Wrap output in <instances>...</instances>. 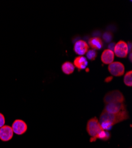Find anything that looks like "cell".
Instances as JSON below:
<instances>
[{
	"label": "cell",
	"mask_w": 132,
	"mask_h": 148,
	"mask_svg": "<svg viewBox=\"0 0 132 148\" xmlns=\"http://www.w3.org/2000/svg\"><path fill=\"white\" fill-rule=\"evenodd\" d=\"M113 52L118 58H126L129 53L128 45L123 40H120L115 44Z\"/></svg>",
	"instance_id": "277c9868"
},
{
	"label": "cell",
	"mask_w": 132,
	"mask_h": 148,
	"mask_svg": "<svg viewBox=\"0 0 132 148\" xmlns=\"http://www.w3.org/2000/svg\"><path fill=\"white\" fill-rule=\"evenodd\" d=\"M89 50V46L87 42L83 40L77 41L74 46V51L77 55L82 56L87 53Z\"/></svg>",
	"instance_id": "ba28073f"
},
{
	"label": "cell",
	"mask_w": 132,
	"mask_h": 148,
	"mask_svg": "<svg viewBox=\"0 0 132 148\" xmlns=\"http://www.w3.org/2000/svg\"><path fill=\"white\" fill-rule=\"evenodd\" d=\"M5 119L4 116L2 113H0V128L5 125Z\"/></svg>",
	"instance_id": "ac0fdd59"
},
{
	"label": "cell",
	"mask_w": 132,
	"mask_h": 148,
	"mask_svg": "<svg viewBox=\"0 0 132 148\" xmlns=\"http://www.w3.org/2000/svg\"><path fill=\"white\" fill-rule=\"evenodd\" d=\"M88 60L84 56H79L75 58L74 60V65L80 71L85 69L88 66Z\"/></svg>",
	"instance_id": "8fae6325"
},
{
	"label": "cell",
	"mask_w": 132,
	"mask_h": 148,
	"mask_svg": "<svg viewBox=\"0 0 132 148\" xmlns=\"http://www.w3.org/2000/svg\"><path fill=\"white\" fill-rule=\"evenodd\" d=\"M108 70L112 75L115 77H121L124 75L125 68L124 65L120 62H114L109 64Z\"/></svg>",
	"instance_id": "5b68a950"
},
{
	"label": "cell",
	"mask_w": 132,
	"mask_h": 148,
	"mask_svg": "<svg viewBox=\"0 0 132 148\" xmlns=\"http://www.w3.org/2000/svg\"><path fill=\"white\" fill-rule=\"evenodd\" d=\"M114 46H115V44H114V43H111V44L109 46V49H110V50L112 51V49H114Z\"/></svg>",
	"instance_id": "d6986e66"
},
{
	"label": "cell",
	"mask_w": 132,
	"mask_h": 148,
	"mask_svg": "<svg viewBox=\"0 0 132 148\" xmlns=\"http://www.w3.org/2000/svg\"><path fill=\"white\" fill-rule=\"evenodd\" d=\"M11 128L15 134L21 135L27 131V125L23 120L17 119L13 122Z\"/></svg>",
	"instance_id": "52a82bcc"
},
{
	"label": "cell",
	"mask_w": 132,
	"mask_h": 148,
	"mask_svg": "<svg viewBox=\"0 0 132 148\" xmlns=\"http://www.w3.org/2000/svg\"><path fill=\"white\" fill-rule=\"evenodd\" d=\"M112 34H111L109 32H107L105 33L103 35V39L104 40V41H105L106 42H109L112 39Z\"/></svg>",
	"instance_id": "e0dca14e"
},
{
	"label": "cell",
	"mask_w": 132,
	"mask_h": 148,
	"mask_svg": "<svg viewBox=\"0 0 132 148\" xmlns=\"http://www.w3.org/2000/svg\"><path fill=\"white\" fill-rule=\"evenodd\" d=\"M110 138V134L107 131L103 130L101 132H100V133L96 137L95 139H100L104 140H106L109 139Z\"/></svg>",
	"instance_id": "9a60e30c"
},
{
	"label": "cell",
	"mask_w": 132,
	"mask_h": 148,
	"mask_svg": "<svg viewBox=\"0 0 132 148\" xmlns=\"http://www.w3.org/2000/svg\"><path fill=\"white\" fill-rule=\"evenodd\" d=\"M90 46L94 50H100L103 47V42L101 38L98 37H93L88 41Z\"/></svg>",
	"instance_id": "7c38bea8"
},
{
	"label": "cell",
	"mask_w": 132,
	"mask_h": 148,
	"mask_svg": "<svg viewBox=\"0 0 132 148\" xmlns=\"http://www.w3.org/2000/svg\"><path fill=\"white\" fill-rule=\"evenodd\" d=\"M124 95L118 90L110 91L104 97V102L105 104L111 103H124Z\"/></svg>",
	"instance_id": "3957f363"
},
{
	"label": "cell",
	"mask_w": 132,
	"mask_h": 148,
	"mask_svg": "<svg viewBox=\"0 0 132 148\" xmlns=\"http://www.w3.org/2000/svg\"><path fill=\"white\" fill-rule=\"evenodd\" d=\"M103 130L100 123L97 117H93L88 120L87 125V131L92 137V139L96 140V137Z\"/></svg>",
	"instance_id": "7a4b0ae2"
},
{
	"label": "cell",
	"mask_w": 132,
	"mask_h": 148,
	"mask_svg": "<svg viewBox=\"0 0 132 148\" xmlns=\"http://www.w3.org/2000/svg\"><path fill=\"white\" fill-rule=\"evenodd\" d=\"M97 57V52L94 49H90L87 52V58L90 60H94Z\"/></svg>",
	"instance_id": "2e32d148"
},
{
	"label": "cell",
	"mask_w": 132,
	"mask_h": 148,
	"mask_svg": "<svg viewBox=\"0 0 132 148\" xmlns=\"http://www.w3.org/2000/svg\"><path fill=\"white\" fill-rule=\"evenodd\" d=\"M126 110L124 103H111L105 104L104 111L109 113H118Z\"/></svg>",
	"instance_id": "8992f818"
},
{
	"label": "cell",
	"mask_w": 132,
	"mask_h": 148,
	"mask_svg": "<svg viewBox=\"0 0 132 148\" xmlns=\"http://www.w3.org/2000/svg\"><path fill=\"white\" fill-rule=\"evenodd\" d=\"M112 77H107L105 79V82H110V81L112 79Z\"/></svg>",
	"instance_id": "ffe728a7"
},
{
	"label": "cell",
	"mask_w": 132,
	"mask_h": 148,
	"mask_svg": "<svg viewBox=\"0 0 132 148\" xmlns=\"http://www.w3.org/2000/svg\"><path fill=\"white\" fill-rule=\"evenodd\" d=\"M101 61L104 64H110L113 62L114 59V53L110 49H105L101 56Z\"/></svg>",
	"instance_id": "30bf717a"
},
{
	"label": "cell",
	"mask_w": 132,
	"mask_h": 148,
	"mask_svg": "<svg viewBox=\"0 0 132 148\" xmlns=\"http://www.w3.org/2000/svg\"><path fill=\"white\" fill-rule=\"evenodd\" d=\"M129 118V114L126 110L115 114L107 113L103 110L100 115L99 121L103 130H110L113 125Z\"/></svg>",
	"instance_id": "6da1fadb"
},
{
	"label": "cell",
	"mask_w": 132,
	"mask_h": 148,
	"mask_svg": "<svg viewBox=\"0 0 132 148\" xmlns=\"http://www.w3.org/2000/svg\"><path fill=\"white\" fill-rule=\"evenodd\" d=\"M130 61H131V53L130 54Z\"/></svg>",
	"instance_id": "44dd1931"
},
{
	"label": "cell",
	"mask_w": 132,
	"mask_h": 148,
	"mask_svg": "<svg viewBox=\"0 0 132 148\" xmlns=\"http://www.w3.org/2000/svg\"><path fill=\"white\" fill-rule=\"evenodd\" d=\"M14 132L11 127L4 125L0 128V139L4 142L10 140L13 137Z\"/></svg>",
	"instance_id": "9c48e42d"
},
{
	"label": "cell",
	"mask_w": 132,
	"mask_h": 148,
	"mask_svg": "<svg viewBox=\"0 0 132 148\" xmlns=\"http://www.w3.org/2000/svg\"><path fill=\"white\" fill-rule=\"evenodd\" d=\"M131 78H132V71H131L127 72L125 74L124 77V82L125 85L130 87H131L132 86Z\"/></svg>",
	"instance_id": "5bb4252c"
},
{
	"label": "cell",
	"mask_w": 132,
	"mask_h": 148,
	"mask_svg": "<svg viewBox=\"0 0 132 148\" xmlns=\"http://www.w3.org/2000/svg\"><path fill=\"white\" fill-rule=\"evenodd\" d=\"M75 70V66L69 61H66L62 65V71L66 75H70Z\"/></svg>",
	"instance_id": "4fadbf2b"
}]
</instances>
